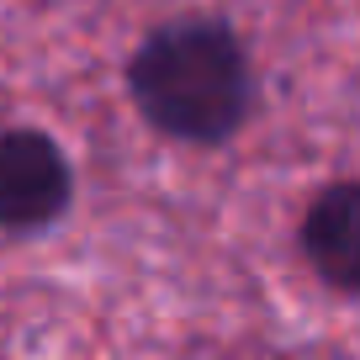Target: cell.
<instances>
[{
	"mask_svg": "<svg viewBox=\"0 0 360 360\" xmlns=\"http://www.w3.org/2000/svg\"><path fill=\"white\" fill-rule=\"evenodd\" d=\"M133 101L159 133L186 143H217L249 112L255 79L238 37L217 22L159 27L127 69Z\"/></svg>",
	"mask_w": 360,
	"mask_h": 360,
	"instance_id": "1",
	"label": "cell"
},
{
	"mask_svg": "<svg viewBox=\"0 0 360 360\" xmlns=\"http://www.w3.org/2000/svg\"><path fill=\"white\" fill-rule=\"evenodd\" d=\"M69 165L43 133H0V228H37L64 207Z\"/></svg>",
	"mask_w": 360,
	"mask_h": 360,
	"instance_id": "2",
	"label": "cell"
},
{
	"mask_svg": "<svg viewBox=\"0 0 360 360\" xmlns=\"http://www.w3.org/2000/svg\"><path fill=\"white\" fill-rule=\"evenodd\" d=\"M302 249L318 276L345 292H360V180L328 186L302 223Z\"/></svg>",
	"mask_w": 360,
	"mask_h": 360,
	"instance_id": "3",
	"label": "cell"
}]
</instances>
